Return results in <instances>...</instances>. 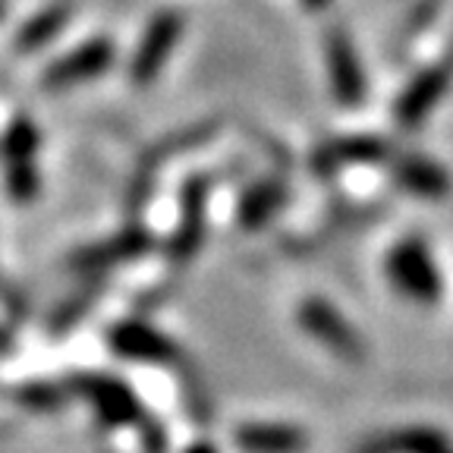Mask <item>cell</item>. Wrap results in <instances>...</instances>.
I'll return each mask as SVG.
<instances>
[{
	"label": "cell",
	"mask_w": 453,
	"mask_h": 453,
	"mask_svg": "<svg viewBox=\"0 0 453 453\" xmlns=\"http://www.w3.org/2000/svg\"><path fill=\"white\" fill-rule=\"evenodd\" d=\"M73 394H79L85 403L92 406V412L111 428H123V425H139L142 418V403L135 390L127 381H120L117 375H98V372H82L73 375L70 381Z\"/></svg>",
	"instance_id": "cell-1"
},
{
	"label": "cell",
	"mask_w": 453,
	"mask_h": 453,
	"mask_svg": "<svg viewBox=\"0 0 453 453\" xmlns=\"http://www.w3.org/2000/svg\"><path fill=\"white\" fill-rule=\"evenodd\" d=\"M388 277L396 290L416 303H434L441 296V274L432 252L418 240L396 242L388 255Z\"/></svg>",
	"instance_id": "cell-2"
},
{
	"label": "cell",
	"mask_w": 453,
	"mask_h": 453,
	"mask_svg": "<svg viewBox=\"0 0 453 453\" xmlns=\"http://www.w3.org/2000/svg\"><path fill=\"white\" fill-rule=\"evenodd\" d=\"M296 319L309 337H315L321 347H327L334 356H340V359L359 362L362 356H365V343H362L359 331H356L327 299H319V296L305 299V303L299 305Z\"/></svg>",
	"instance_id": "cell-3"
},
{
	"label": "cell",
	"mask_w": 453,
	"mask_h": 453,
	"mask_svg": "<svg viewBox=\"0 0 453 453\" xmlns=\"http://www.w3.org/2000/svg\"><path fill=\"white\" fill-rule=\"evenodd\" d=\"M107 343L120 359L142 362V365H170V362L180 359L177 343L149 321H117L107 331Z\"/></svg>",
	"instance_id": "cell-4"
},
{
	"label": "cell",
	"mask_w": 453,
	"mask_h": 453,
	"mask_svg": "<svg viewBox=\"0 0 453 453\" xmlns=\"http://www.w3.org/2000/svg\"><path fill=\"white\" fill-rule=\"evenodd\" d=\"M183 13H173V10H164L155 19L149 22L145 35L139 42V50L133 57V66H129V76L135 85H151L161 73V66L170 60L177 42L183 38Z\"/></svg>",
	"instance_id": "cell-5"
},
{
	"label": "cell",
	"mask_w": 453,
	"mask_h": 453,
	"mask_svg": "<svg viewBox=\"0 0 453 453\" xmlns=\"http://www.w3.org/2000/svg\"><path fill=\"white\" fill-rule=\"evenodd\" d=\"M113 64V42L107 38H92V42L79 44L76 50L64 54L57 64L44 70L42 85L44 88H73V85L92 82L101 73H107Z\"/></svg>",
	"instance_id": "cell-6"
},
{
	"label": "cell",
	"mask_w": 453,
	"mask_h": 453,
	"mask_svg": "<svg viewBox=\"0 0 453 453\" xmlns=\"http://www.w3.org/2000/svg\"><path fill=\"white\" fill-rule=\"evenodd\" d=\"M208 183L205 177H192L180 192V224L173 230V240L167 246V255L173 262H189L205 240V211H208Z\"/></svg>",
	"instance_id": "cell-7"
},
{
	"label": "cell",
	"mask_w": 453,
	"mask_h": 453,
	"mask_svg": "<svg viewBox=\"0 0 453 453\" xmlns=\"http://www.w3.org/2000/svg\"><path fill=\"white\" fill-rule=\"evenodd\" d=\"M325 48H327V66H331V85L337 101L343 107H359L362 98H365V73H362L359 54H356V44L347 35V28L334 26Z\"/></svg>",
	"instance_id": "cell-8"
},
{
	"label": "cell",
	"mask_w": 453,
	"mask_h": 453,
	"mask_svg": "<svg viewBox=\"0 0 453 453\" xmlns=\"http://www.w3.org/2000/svg\"><path fill=\"white\" fill-rule=\"evenodd\" d=\"M151 249V234L142 226H127L120 234H113L111 240L95 242V246L82 249L73 255V268L79 274H101L107 268H117L123 262H133L139 255H145Z\"/></svg>",
	"instance_id": "cell-9"
},
{
	"label": "cell",
	"mask_w": 453,
	"mask_h": 453,
	"mask_svg": "<svg viewBox=\"0 0 453 453\" xmlns=\"http://www.w3.org/2000/svg\"><path fill=\"white\" fill-rule=\"evenodd\" d=\"M447 85H450V66H432V70L418 73L396 101V120L406 129L418 127L434 111V104L444 98Z\"/></svg>",
	"instance_id": "cell-10"
},
{
	"label": "cell",
	"mask_w": 453,
	"mask_h": 453,
	"mask_svg": "<svg viewBox=\"0 0 453 453\" xmlns=\"http://www.w3.org/2000/svg\"><path fill=\"white\" fill-rule=\"evenodd\" d=\"M242 453H303L309 438L303 428L287 422H246L234 434Z\"/></svg>",
	"instance_id": "cell-11"
},
{
	"label": "cell",
	"mask_w": 453,
	"mask_h": 453,
	"mask_svg": "<svg viewBox=\"0 0 453 453\" xmlns=\"http://www.w3.org/2000/svg\"><path fill=\"white\" fill-rule=\"evenodd\" d=\"M394 177L406 192L422 196V198H438L450 189L447 170L438 167L434 161H428V157H418V155L400 157V161L394 164Z\"/></svg>",
	"instance_id": "cell-12"
},
{
	"label": "cell",
	"mask_w": 453,
	"mask_h": 453,
	"mask_svg": "<svg viewBox=\"0 0 453 453\" xmlns=\"http://www.w3.org/2000/svg\"><path fill=\"white\" fill-rule=\"evenodd\" d=\"M388 142L372 139V135H353V139H340L331 142L327 149L319 151L315 157V167L319 170H334L340 164H368V161H384L388 157Z\"/></svg>",
	"instance_id": "cell-13"
},
{
	"label": "cell",
	"mask_w": 453,
	"mask_h": 453,
	"mask_svg": "<svg viewBox=\"0 0 453 453\" xmlns=\"http://www.w3.org/2000/svg\"><path fill=\"white\" fill-rule=\"evenodd\" d=\"M73 16V7L70 4H54V7H44L42 13H35L32 19L26 22V26L16 32V50L19 54H32V50L44 48V44L54 42L60 32H64V26L70 22Z\"/></svg>",
	"instance_id": "cell-14"
},
{
	"label": "cell",
	"mask_w": 453,
	"mask_h": 453,
	"mask_svg": "<svg viewBox=\"0 0 453 453\" xmlns=\"http://www.w3.org/2000/svg\"><path fill=\"white\" fill-rule=\"evenodd\" d=\"M283 198H287V186H283L280 180H262V183H255L240 202V224L246 226V230H258V226L268 224L271 214L283 205Z\"/></svg>",
	"instance_id": "cell-15"
},
{
	"label": "cell",
	"mask_w": 453,
	"mask_h": 453,
	"mask_svg": "<svg viewBox=\"0 0 453 453\" xmlns=\"http://www.w3.org/2000/svg\"><path fill=\"white\" fill-rule=\"evenodd\" d=\"M35 151H38V129L28 117H22V120H16L7 129V135L0 142V155H4L7 164H19V161H35Z\"/></svg>",
	"instance_id": "cell-16"
},
{
	"label": "cell",
	"mask_w": 453,
	"mask_h": 453,
	"mask_svg": "<svg viewBox=\"0 0 453 453\" xmlns=\"http://www.w3.org/2000/svg\"><path fill=\"white\" fill-rule=\"evenodd\" d=\"M7 189L16 202H32L38 192V167L35 161L7 164Z\"/></svg>",
	"instance_id": "cell-17"
},
{
	"label": "cell",
	"mask_w": 453,
	"mask_h": 453,
	"mask_svg": "<svg viewBox=\"0 0 453 453\" xmlns=\"http://www.w3.org/2000/svg\"><path fill=\"white\" fill-rule=\"evenodd\" d=\"M396 450L400 453H444L450 450L447 441L441 438L432 428H416V432H406L403 438L396 441Z\"/></svg>",
	"instance_id": "cell-18"
},
{
	"label": "cell",
	"mask_w": 453,
	"mask_h": 453,
	"mask_svg": "<svg viewBox=\"0 0 453 453\" xmlns=\"http://www.w3.org/2000/svg\"><path fill=\"white\" fill-rule=\"evenodd\" d=\"M19 400L35 410H54L60 406V390L50 388V384H28V388L19 390Z\"/></svg>",
	"instance_id": "cell-19"
},
{
	"label": "cell",
	"mask_w": 453,
	"mask_h": 453,
	"mask_svg": "<svg viewBox=\"0 0 453 453\" xmlns=\"http://www.w3.org/2000/svg\"><path fill=\"white\" fill-rule=\"evenodd\" d=\"M142 441H145V453H164V447H167V438H164L161 425L157 422H149V418H142Z\"/></svg>",
	"instance_id": "cell-20"
},
{
	"label": "cell",
	"mask_w": 453,
	"mask_h": 453,
	"mask_svg": "<svg viewBox=\"0 0 453 453\" xmlns=\"http://www.w3.org/2000/svg\"><path fill=\"white\" fill-rule=\"evenodd\" d=\"M186 453H218V447H214V444H208V441H198V444L186 447Z\"/></svg>",
	"instance_id": "cell-21"
},
{
	"label": "cell",
	"mask_w": 453,
	"mask_h": 453,
	"mask_svg": "<svg viewBox=\"0 0 453 453\" xmlns=\"http://www.w3.org/2000/svg\"><path fill=\"white\" fill-rule=\"evenodd\" d=\"M305 7L309 10H321V7H327V4H331V0H303Z\"/></svg>",
	"instance_id": "cell-22"
},
{
	"label": "cell",
	"mask_w": 453,
	"mask_h": 453,
	"mask_svg": "<svg viewBox=\"0 0 453 453\" xmlns=\"http://www.w3.org/2000/svg\"><path fill=\"white\" fill-rule=\"evenodd\" d=\"M4 16H7V4H4V0H0V19H4Z\"/></svg>",
	"instance_id": "cell-23"
},
{
	"label": "cell",
	"mask_w": 453,
	"mask_h": 453,
	"mask_svg": "<svg viewBox=\"0 0 453 453\" xmlns=\"http://www.w3.org/2000/svg\"><path fill=\"white\" fill-rule=\"evenodd\" d=\"M444 453H450V450H444Z\"/></svg>",
	"instance_id": "cell-24"
}]
</instances>
